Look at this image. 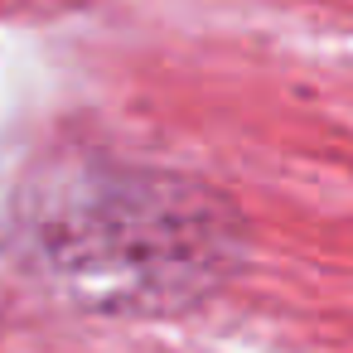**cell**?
Listing matches in <instances>:
<instances>
[{
    "instance_id": "6da1fadb",
    "label": "cell",
    "mask_w": 353,
    "mask_h": 353,
    "mask_svg": "<svg viewBox=\"0 0 353 353\" xmlns=\"http://www.w3.org/2000/svg\"><path fill=\"white\" fill-rule=\"evenodd\" d=\"M39 271L88 310L170 314L242 261V218L203 184L145 170H73L30 218Z\"/></svg>"
}]
</instances>
